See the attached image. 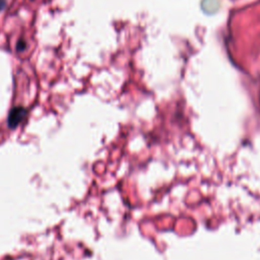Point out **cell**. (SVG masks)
I'll use <instances>...</instances> for the list:
<instances>
[{
  "label": "cell",
  "instance_id": "obj_3",
  "mask_svg": "<svg viewBox=\"0 0 260 260\" xmlns=\"http://www.w3.org/2000/svg\"><path fill=\"white\" fill-rule=\"evenodd\" d=\"M6 6H7L6 0H0V12H2L6 8Z\"/></svg>",
  "mask_w": 260,
  "mask_h": 260
},
{
  "label": "cell",
  "instance_id": "obj_2",
  "mask_svg": "<svg viewBox=\"0 0 260 260\" xmlns=\"http://www.w3.org/2000/svg\"><path fill=\"white\" fill-rule=\"evenodd\" d=\"M26 47H27V44H26V42L24 40H20L18 42V44H17V50L19 52H22V51L26 50Z\"/></svg>",
  "mask_w": 260,
  "mask_h": 260
},
{
  "label": "cell",
  "instance_id": "obj_1",
  "mask_svg": "<svg viewBox=\"0 0 260 260\" xmlns=\"http://www.w3.org/2000/svg\"><path fill=\"white\" fill-rule=\"evenodd\" d=\"M28 111L24 107H15L11 110L8 118V125L10 128H17L27 117Z\"/></svg>",
  "mask_w": 260,
  "mask_h": 260
}]
</instances>
